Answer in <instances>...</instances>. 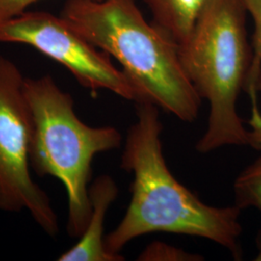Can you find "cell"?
<instances>
[{"label":"cell","instance_id":"obj_14","mask_svg":"<svg viewBox=\"0 0 261 261\" xmlns=\"http://www.w3.org/2000/svg\"><path fill=\"white\" fill-rule=\"evenodd\" d=\"M257 91H258V93H261V80L258 83V85H257Z\"/></svg>","mask_w":261,"mask_h":261},{"label":"cell","instance_id":"obj_1","mask_svg":"<svg viewBox=\"0 0 261 261\" xmlns=\"http://www.w3.org/2000/svg\"><path fill=\"white\" fill-rule=\"evenodd\" d=\"M137 122L128 130L121 168L134 174L130 204L120 224L105 238L108 252L118 254L133 239L152 232L198 236L242 258L239 238L242 210L201 201L168 169L163 154L158 107L137 103Z\"/></svg>","mask_w":261,"mask_h":261},{"label":"cell","instance_id":"obj_11","mask_svg":"<svg viewBox=\"0 0 261 261\" xmlns=\"http://www.w3.org/2000/svg\"><path fill=\"white\" fill-rule=\"evenodd\" d=\"M140 261H200L203 256L185 252L171 245L155 241L149 244L139 255Z\"/></svg>","mask_w":261,"mask_h":261},{"label":"cell","instance_id":"obj_9","mask_svg":"<svg viewBox=\"0 0 261 261\" xmlns=\"http://www.w3.org/2000/svg\"><path fill=\"white\" fill-rule=\"evenodd\" d=\"M254 22L252 34V59L244 91L251 99V130L261 146V112L257 100V85L261 80V0H241Z\"/></svg>","mask_w":261,"mask_h":261},{"label":"cell","instance_id":"obj_12","mask_svg":"<svg viewBox=\"0 0 261 261\" xmlns=\"http://www.w3.org/2000/svg\"><path fill=\"white\" fill-rule=\"evenodd\" d=\"M41 0H0V22L14 18ZM101 1V0H92Z\"/></svg>","mask_w":261,"mask_h":261},{"label":"cell","instance_id":"obj_3","mask_svg":"<svg viewBox=\"0 0 261 261\" xmlns=\"http://www.w3.org/2000/svg\"><path fill=\"white\" fill-rule=\"evenodd\" d=\"M246 14L241 0H207L191 34L178 44L187 76L210 106L207 129L196 143L200 153L227 145L260 150L237 112L252 59Z\"/></svg>","mask_w":261,"mask_h":261},{"label":"cell","instance_id":"obj_2","mask_svg":"<svg viewBox=\"0 0 261 261\" xmlns=\"http://www.w3.org/2000/svg\"><path fill=\"white\" fill-rule=\"evenodd\" d=\"M60 17L118 61L137 103H152L182 121L196 120L201 98L181 64L177 42L148 22L136 0H67Z\"/></svg>","mask_w":261,"mask_h":261},{"label":"cell","instance_id":"obj_4","mask_svg":"<svg viewBox=\"0 0 261 261\" xmlns=\"http://www.w3.org/2000/svg\"><path fill=\"white\" fill-rule=\"evenodd\" d=\"M23 92L30 117L29 162L39 176L56 177L68 197L67 232L81 237L91 215L88 183L94 157L121 145L114 127H91L74 110L72 96L50 75L25 77Z\"/></svg>","mask_w":261,"mask_h":261},{"label":"cell","instance_id":"obj_13","mask_svg":"<svg viewBox=\"0 0 261 261\" xmlns=\"http://www.w3.org/2000/svg\"><path fill=\"white\" fill-rule=\"evenodd\" d=\"M256 245L258 248V254L256 255L255 260H261V231L257 235V239H256Z\"/></svg>","mask_w":261,"mask_h":261},{"label":"cell","instance_id":"obj_8","mask_svg":"<svg viewBox=\"0 0 261 261\" xmlns=\"http://www.w3.org/2000/svg\"><path fill=\"white\" fill-rule=\"evenodd\" d=\"M144 2L153 15V22L177 44H181L191 34L207 0H144Z\"/></svg>","mask_w":261,"mask_h":261},{"label":"cell","instance_id":"obj_5","mask_svg":"<svg viewBox=\"0 0 261 261\" xmlns=\"http://www.w3.org/2000/svg\"><path fill=\"white\" fill-rule=\"evenodd\" d=\"M18 66L0 56V209L28 210L49 236L58 232V220L45 191L30 175V117Z\"/></svg>","mask_w":261,"mask_h":261},{"label":"cell","instance_id":"obj_6","mask_svg":"<svg viewBox=\"0 0 261 261\" xmlns=\"http://www.w3.org/2000/svg\"><path fill=\"white\" fill-rule=\"evenodd\" d=\"M0 42L24 44L66 67L75 80L92 91L108 90L137 103L138 95L111 56L76 33L61 17L24 11L0 22Z\"/></svg>","mask_w":261,"mask_h":261},{"label":"cell","instance_id":"obj_7","mask_svg":"<svg viewBox=\"0 0 261 261\" xmlns=\"http://www.w3.org/2000/svg\"><path fill=\"white\" fill-rule=\"evenodd\" d=\"M118 196V188L109 175L97 178L89 188L91 215L79 242L61 254L59 261H123L120 253L108 252L105 246L103 222L112 202Z\"/></svg>","mask_w":261,"mask_h":261},{"label":"cell","instance_id":"obj_10","mask_svg":"<svg viewBox=\"0 0 261 261\" xmlns=\"http://www.w3.org/2000/svg\"><path fill=\"white\" fill-rule=\"evenodd\" d=\"M234 205L241 210L256 208L261 212V157L244 168L233 184Z\"/></svg>","mask_w":261,"mask_h":261}]
</instances>
